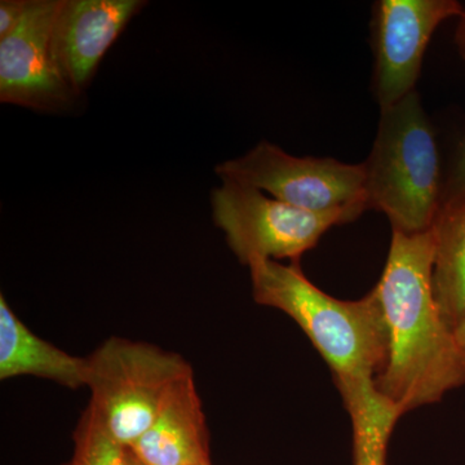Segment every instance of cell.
Segmentation results:
<instances>
[{"label":"cell","mask_w":465,"mask_h":465,"mask_svg":"<svg viewBox=\"0 0 465 465\" xmlns=\"http://www.w3.org/2000/svg\"><path fill=\"white\" fill-rule=\"evenodd\" d=\"M434 252L432 228L415 234L393 231L384 271L374 287L390 336L387 365L375 387L402 415L440 402L465 384L454 331L434 295Z\"/></svg>","instance_id":"obj_1"},{"label":"cell","mask_w":465,"mask_h":465,"mask_svg":"<svg viewBox=\"0 0 465 465\" xmlns=\"http://www.w3.org/2000/svg\"><path fill=\"white\" fill-rule=\"evenodd\" d=\"M249 268L255 302L280 309L299 324L331 370L336 387L381 374L390 336L375 289L347 302L318 289L299 262L256 260Z\"/></svg>","instance_id":"obj_2"},{"label":"cell","mask_w":465,"mask_h":465,"mask_svg":"<svg viewBox=\"0 0 465 465\" xmlns=\"http://www.w3.org/2000/svg\"><path fill=\"white\" fill-rule=\"evenodd\" d=\"M363 167L367 210L385 213L391 229L406 234L432 228L443 182L436 136L418 92L381 109L374 146Z\"/></svg>","instance_id":"obj_3"},{"label":"cell","mask_w":465,"mask_h":465,"mask_svg":"<svg viewBox=\"0 0 465 465\" xmlns=\"http://www.w3.org/2000/svg\"><path fill=\"white\" fill-rule=\"evenodd\" d=\"M191 374L192 366L179 354L110 338L88 357V409L131 448L149 430L170 388Z\"/></svg>","instance_id":"obj_4"},{"label":"cell","mask_w":465,"mask_h":465,"mask_svg":"<svg viewBox=\"0 0 465 465\" xmlns=\"http://www.w3.org/2000/svg\"><path fill=\"white\" fill-rule=\"evenodd\" d=\"M211 208L229 247L247 266L256 260L299 262L324 232L360 216L353 211L311 213L231 180H223V185L211 192Z\"/></svg>","instance_id":"obj_5"},{"label":"cell","mask_w":465,"mask_h":465,"mask_svg":"<svg viewBox=\"0 0 465 465\" xmlns=\"http://www.w3.org/2000/svg\"><path fill=\"white\" fill-rule=\"evenodd\" d=\"M222 180L268 193L275 200L316 213L367 210L363 163L332 158L293 157L262 140L243 157L216 167Z\"/></svg>","instance_id":"obj_6"},{"label":"cell","mask_w":465,"mask_h":465,"mask_svg":"<svg viewBox=\"0 0 465 465\" xmlns=\"http://www.w3.org/2000/svg\"><path fill=\"white\" fill-rule=\"evenodd\" d=\"M60 0H30L25 16L0 39V101L38 112H60L78 92L54 56L52 35Z\"/></svg>","instance_id":"obj_7"},{"label":"cell","mask_w":465,"mask_h":465,"mask_svg":"<svg viewBox=\"0 0 465 465\" xmlns=\"http://www.w3.org/2000/svg\"><path fill=\"white\" fill-rule=\"evenodd\" d=\"M465 14L457 0H381L375 14L376 99L390 108L415 91L437 27Z\"/></svg>","instance_id":"obj_8"},{"label":"cell","mask_w":465,"mask_h":465,"mask_svg":"<svg viewBox=\"0 0 465 465\" xmlns=\"http://www.w3.org/2000/svg\"><path fill=\"white\" fill-rule=\"evenodd\" d=\"M145 5L142 0H60L52 45L78 94L87 90L106 52Z\"/></svg>","instance_id":"obj_9"},{"label":"cell","mask_w":465,"mask_h":465,"mask_svg":"<svg viewBox=\"0 0 465 465\" xmlns=\"http://www.w3.org/2000/svg\"><path fill=\"white\" fill-rule=\"evenodd\" d=\"M131 449L143 465L211 463L206 416L193 374L170 388L149 430Z\"/></svg>","instance_id":"obj_10"},{"label":"cell","mask_w":465,"mask_h":465,"mask_svg":"<svg viewBox=\"0 0 465 465\" xmlns=\"http://www.w3.org/2000/svg\"><path fill=\"white\" fill-rule=\"evenodd\" d=\"M33 375L70 388L87 387L88 358L75 357L43 341L0 298V379Z\"/></svg>","instance_id":"obj_11"},{"label":"cell","mask_w":465,"mask_h":465,"mask_svg":"<svg viewBox=\"0 0 465 465\" xmlns=\"http://www.w3.org/2000/svg\"><path fill=\"white\" fill-rule=\"evenodd\" d=\"M432 231L434 295L443 320L454 331L465 320V201L440 208Z\"/></svg>","instance_id":"obj_12"},{"label":"cell","mask_w":465,"mask_h":465,"mask_svg":"<svg viewBox=\"0 0 465 465\" xmlns=\"http://www.w3.org/2000/svg\"><path fill=\"white\" fill-rule=\"evenodd\" d=\"M351 416L354 465H387L388 446L402 412L376 390L374 381L338 387Z\"/></svg>","instance_id":"obj_13"},{"label":"cell","mask_w":465,"mask_h":465,"mask_svg":"<svg viewBox=\"0 0 465 465\" xmlns=\"http://www.w3.org/2000/svg\"><path fill=\"white\" fill-rule=\"evenodd\" d=\"M67 465L143 464L134 454L133 449L119 442L87 407L76 427L74 454Z\"/></svg>","instance_id":"obj_14"},{"label":"cell","mask_w":465,"mask_h":465,"mask_svg":"<svg viewBox=\"0 0 465 465\" xmlns=\"http://www.w3.org/2000/svg\"><path fill=\"white\" fill-rule=\"evenodd\" d=\"M465 201V136L459 146L454 166L448 180L443 183L442 202L440 208L461 203Z\"/></svg>","instance_id":"obj_15"},{"label":"cell","mask_w":465,"mask_h":465,"mask_svg":"<svg viewBox=\"0 0 465 465\" xmlns=\"http://www.w3.org/2000/svg\"><path fill=\"white\" fill-rule=\"evenodd\" d=\"M30 0H2L0 2V39L14 32L29 8Z\"/></svg>","instance_id":"obj_16"},{"label":"cell","mask_w":465,"mask_h":465,"mask_svg":"<svg viewBox=\"0 0 465 465\" xmlns=\"http://www.w3.org/2000/svg\"><path fill=\"white\" fill-rule=\"evenodd\" d=\"M454 336L455 341H457L459 354H460L461 361H463L465 367V320L454 330Z\"/></svg>","instance_id":"obj_17"},{"label":"cell","mask_w":465,"mask_h":465,"mask_svg":"<svg viewBox=\"0 0 465 465\" xmlns=\"http://www.w3.org/2000/svg\"><path fill=\"white\" fill-rule=\"evenodd\" d=\"M458 43L461 52L465 56V14L460 17V26H459L458 32Z\"/></svg>","instance_id":"obj_18"},{"label":"cell","mask_w":465,"mask_h":465,"mask_svg":"<svg viewBox=\"0 0 465 465\" xmlns=\"http://www.w3.org/2000/svg\"><path fill=\"white\" fill-rule=\"evenodd\" d=\"M203 465H213V463L203 464Z\"/></svg>","instance_id":"obj_19"}]
</instances>
